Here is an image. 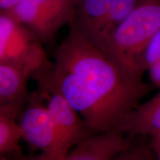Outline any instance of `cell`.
Masks as SVG:
<instances>
[{
	"label": "cell",
	"instance_id": "7a4b0ae2",
	"mask_svg": "<svg viewBox=\"0 0 160 160\" xmlns=\"http://www.w3.org/2000/svg\"><path fill=\"white\" fill-rule=\"evenodd\" d=\"M160 29V0H142L110 38L103 53L127 75L142 80L140 60Z\"/></svg>",
	"mask_w": 160,
	"mask_h": 160
},
{
	"label": "cell",
	"instance_id": "8992f818",
	"mask_svg": "<svg viewBox=\"0 0 160 160\" xmlns=\"http://www.w3.org/2000/svg\"><path fill=\"white\" fill-rule=\"evenodd\" d=\"M39 91L30 93L19 126L23 139L42 153L33 159L58 160L57 136L54 123Z\"/></svg>",
	"mask_w": 160,
	"mask_h": 160
},
{
	"label": "cell",
	"instance_id": "277c9868",
	"mask_svg": "<svg viewBox=\"0 0 160 160\" xmlns=\"http://www.w3.org/2000/svg\"><path fill=\"white\" fill-rule=\"evenodd\" d=\"M76 4L77 0H21L8 13L45 44L53 41L62 27L74 20Z\"/></svg>",
	"mask_w": 160,
	"mask_h": 160
},
{
	"label": "cell",
	"instance_id": "8fae6325",
	"mask_svg": "<svg viewBox=\"0 0 160 160\" xmlns=\"http://www.w3.org/2000/svg\"><path fill=\"white\" fill-rule=\"evenodd\" d=\"M28 101H18L0 105V156L12 155L25 157L22 154L19 142L23 139L22 132L16 118L21 113Z\"/></svg>",
	"mask_w": 160,
	"mask_h": 160
},
{
	"label": "cell",
	"instance_id": "2e32d148",
	"mask_svg": "<svg viewBox=\"0 0 160 160\" xmlns=\"http://www.w3.org/2000/svg\"><path fill=\"white\" fill-rule=\"evenodd\" d=\"M21 0H0L1 11L8 12L11 11Z\"/></svg>",
	"mask_w": 160,
	"mask_h": 160
},
{
	"label": "cell",
	"instance_id": "5bb4252c",
	"mask_svg": "<svg viewBox=\"0 0 160 160\" xmlns=\"http://www.w3.org/2000/svg\"><path fill=\"white\" fill-rule=\"evenodd\" d=\"M155 154L151 144L148 145H140L137 146L130 145L128 148L120 153L116 157L117 160H133V159H153Z\"/></svg>",
	"mask_w": 160,
	"mask_h": 160
},
{
	"label": "cell",
	"instance_id": "e0dca14e",
	"mask_svg": "<svg viewBox=\"0 0 160 160\" xmlns=\"http://www.w3.org/2000/svg\"><path fill=\"white\" fill-rule=\"evenodd\" d=\"M151 142V145L155 155L160 159V133L153 136Z\"/></svg>",
	"mask_w": 160,
	"mask_h": 160
},
{
	"label": "cell",
	"instance_id": "52a82bcc",
	"mask_svg": "<svg viewBox=\"0 0 160 160\" xmlns=\"http://www.w3.org/2000/svg\"><path fill=\"white\" fill-rule=\"evenodd\" d=\"M128 138L119 129L96 133L81 142L66 156L65 160H111L128 148Z\"/></svg>",
	"mask_w": 160,
	"mask_h": 160
},
{
	"label": "cell",
	"instance_id": "4fadbf2b",
	"mask_svg": "<svg viewBox=\"0 0 160 160\" xmlns=\"http://www.w3.org/2000/svg\"><path fill=\"white\" fill-rule=\"evenodd\" d=\"M160 60V29L158 31L144 50L140 60V70L143 73L151 65Z\"/></svg>",
	"mask_w": 160,
	"mask_h": 160
},
{
	"label": "cell",
	"instance_id": "9a60e30c",
	"mask_svg": "<svg viewBox=\"0 0 160 160\" xmlns=\"http://www.w3.org/2000/svg\"><path fill=\"white\" fill-rule=\"evenodd\" d=\"M148 71L152 83L155 86L160 87V60L151 65Z\"/></svg>",
	"mask_w": 160,
	"mask_h": 160
},
{
	"label": "cell",
	"instance_id": "6da1fadb",
	"mask_svg": "<svg viewBox=\"0 0 160 160\" xmlns=\"http://www.w3.org/2000/svg\"><path fill=\"white\" fill-rule=\"evenodd\" d=\"M53 58L52 82L95 133L119 129L125 116L154 88L153 83L126 74L73 22Z\"/></svg>",
	"mask_w": 160,
	"mask_h": 160
},
{
	"label": "cell",
	"instance_id": "ba28073f",
	"mask_svg": "<svg viewBox=\"0 0 160 160\" xmlns=\"http://www.w3.org/2000/svg\"><path fill=\"white\" fill-rule=\"evenodd\" d=\"M114 0H77L74 24L97 48L100 34Z\"/></svg>",
	"mask_w": 160,
	"mask_h": 160
},
{
	"label": "cell",
	"instance_id": "3957f363",
	"mask_svg": "<svg viewBox=\"0 0 160 160\" xmlns=\"http://www.w3.org/2000/svg\"><path fill=\"white\" fill-rule=\"evenodd\" d=\"M52 64L35 72L31 78L37 82L38 91L45 100L54 123L57 136L58 160H65L73 146L96 133L82 118L78 116L79 113L53 83L50 73Z\"/></svg>",
	"mask_w": 160,
	"mask_h": 160
},
{
	"label": "cell",
	"instance_id": "7c38bea8",
	"mask_svg": "<svg viewBox=\"0 0 160 160\" xmlns=\"http://www.w3.org/2000/svg\"><path fill=\"white\" fill-rule=\"evenodd\" d=\"M142 0H114L100 34L97 48L102 52L120 24L128 17Z\"/></svg>",
	"mask_w": 160,
	"mask_h": 160
},
{
	"label": "cell",
	"instance_id": "5b68a950",
	"mask_svg": "<svg viewBox=\"0 0 160 160\" xmlns=\"http://www.w3.org/2000/svg\"><path fill=\"white\" fill-rule=\"evenodd\" d=\"M37 36L8 12L0 14V62L25 64L38 71L51 65Z\"/></svg>",
	"mask_w": 160,
	"mask_h": 160
},
{
	"label": "cell",
	"instance_id": "30bf717a",
	"mask_svg": "<svg viewBox=\"0 0 160 160\" xmlns=\"http://www.w3.org/2000/svg\"><path fill=\"white\" fill-rule=\"evenodd\" d=\"M37 72L31 66L0 62V105L28 101L30 93L28 81Z\"/></svg>",
	"mask_w": 160,
	"mask_h": 160
},
{
	"label": "cell",
	"instance_id": "9c48e42d",
	"mask_svg": "<svg viewBox=\"0 0 160 160\" xmlns=\"http://www.w3.org/2000/svg\"><path fill=\"white\" fill-rule=\"evenodd\" d=\"M119 130L129 137H153L159 133L160 92L128 113L119 124Z\"/></svg>",
	"mask_w": 160,
	"mask_h": 160
}]
</instances>
